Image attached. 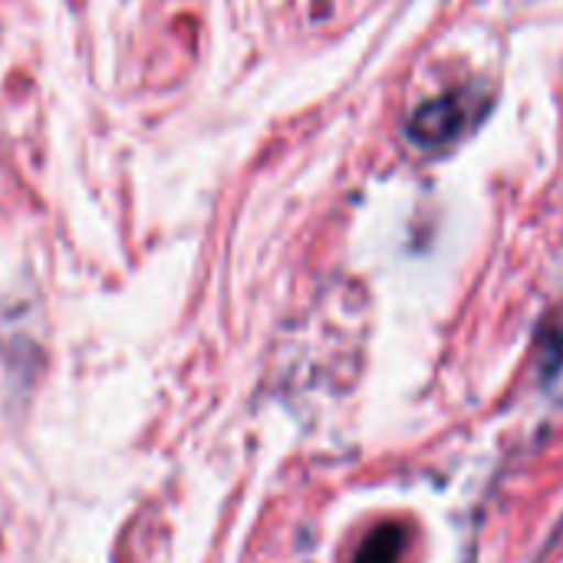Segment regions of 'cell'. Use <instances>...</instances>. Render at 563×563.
<instances>
[{
  "label": "cell",
  "instance_id": "obj_1",
  "mask_svg": "<svg viewBox=\"0 0 563 563\" xmlns=\"http://www.w3.org/2000/svg\"><path fill=\"white\" fill-rule=\"evenodd\" d=\"M482 99H475L472 89L462 92H445L426 106H419L409 119V139L426 148H439L455 142L462 132L472 129V122L482 115Z\"/></svg>",
  "mask_w": 563,
  "mask_h": 563
},
{
  "label": "cell",
  "instance_id": "obj_2",
  "mask_svg": "<svg viewBox=\"0 0 563 563\" xmlns=\"http://www.w3.org/2000/svg\"><path fill=\"white\" fill-rule=\"evenodd\" d=\"M406 551V534L399 525H383L376 528L356 551L353 563H399Z\"/></svg>",
  "mask_w": 563,
  "mask_h": 563
}]
</instances>
